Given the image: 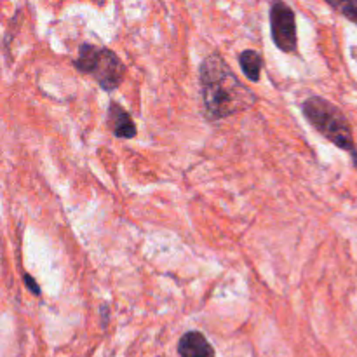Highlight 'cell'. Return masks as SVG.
Masks as SVG:
<instances>
[{"mask_svg": "<svg viewBox=\"0 0 357 357\" xmlns=\"http://www.w3.org/2000/svg\"><path fill=\"white\" fill-rule=\"evenodd\" d=\"M180 357H216L215 349L201 331H187L178 342Z\"/></svg>", "mask_w": 357, "mask_h": 357, "instance_id": "cell-6", "label": "cell"}, {"mask_svg": "<svg viewBox=\"0 0 357 357\" xmlns=\"http://www.w3.org/2000/svg\"><path fill=\"white\" fill-rule=\"evenodd\" d=\"M199 82L204 115L209 122L229 119L257 103V94L241 82L218 52L202 59L199 66Z\"/></svg>", "mask_w": 357, "mask_h": 357, "instance_id": "cell-1", "label": "cell"}, {"mask_svg": "<svg viewBox=\"0 0 357 357\" xmlns=\"http://www.w3.org/2000/svg\"><path fill=\"white\" fill-rule=\"evenodd\" d=\"M24 284L28 286V288H30V291L33 293V295H40V288H38V284L37 282L33 281V279H31V275H28V274H24Z\"/></svg>", "mask_w": 357, "mask_h": 357, "instance_id": "cell-9", "label": "cell"}, {"mask_svg": "<svg viewBox=\"0 0 357 357\" xmlns=\"http://www.w3.org/2000/svg\"><path fill=\"white\" fill-rule=\"evenodd\" d=\"M271 35L279 51L296 54L298 51V31H296L295 10L284 0H272L271 6Z\"/></svg>", "mask_w": 357, "mask_h": 357, "instance_id": "cell-4", "label": "cell"}, {"mask_svg": "<svg viewBox=\"0 0 357 357\" xmlns=\"http://www.w3.org/2000/svg\"><path fill=\"white\" fill-rule=\"evenodd\" d=\"M75 68L84 75H91L98 86L107 93H114L124 80L126 66L112 49L94 44H82L79 56L73 61Z\"/></svg>", "mask_w": 357, "mask_h": 357, "instance_id": "cell-3", "label": "cell"}, {"mask_svg": "<svg viewBox=\"0 0 357 357\" xmlns=\"http://www.w3.org/2000/svg\"><path fill=\"white\" fill-rule=\"evenodd\" d=\"M239 66L251 82H260L264 70V56L255 49H244L239 54Z\"/></svg>", "mask_w": 357, "mask_h": 357, "instance_id": "cell-7", "label": "cell"}, {"mask_svg": "<svg viewBox=\"0 0 357 357\" xmlns=\"http://www.w3.org/2000/svg\"><path fill=\"white\" fill-rule=\"evenodd\" d=\"M302 114L321 136H324L328 142H331L340 150L347 152L357 167V145L354 142V132H352L349 119L345 117V114L337 105H333L323 96H310L303 101Z\"/></svg>", "mask_w": 357, "mask_h": 357, "instance_id": "cell-2", "label": "cell"}, {"mask_svg": "<svg viewBox=\"0 0 357 357\" xmlns=\"http://www.w3.org/2000/svg\"><path fill=\"white\" fill-rule=\"evenodd\" d=\"M107 124L115 138L132 139L136 136V132H138L135 121L129 115V112L124 110V107H121L117 101H110V105H108Z\"/></svg>", "mask_w": 357, "mask_h": 357, "instance_id": "cell-5", "label": "cell"}, {"mask_svg": "<svg viewBox=\"0 0 357 357\" xmlns=\"http://www.w3.org/2000/svg\"><path fill=\"white\" fill-rule=\"evenodd\" d=\"M340 16L357 24V0H324Z\"/></svg>", "mask_w": 357, "mask_h": 357, "instance_id": "cell-8", "label": "cell"}]
</instances>
